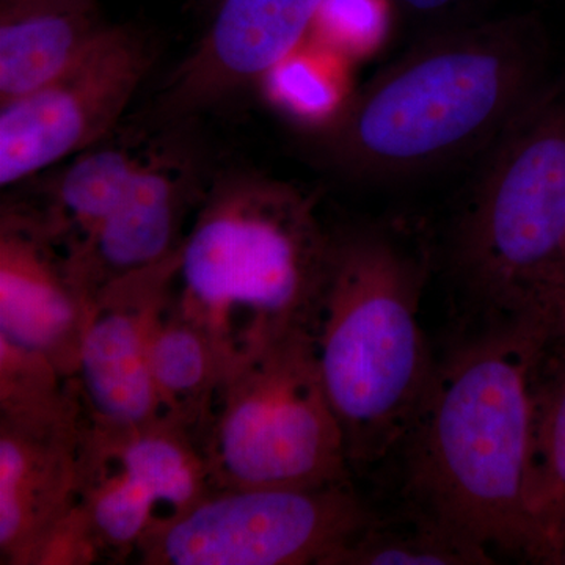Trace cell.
Returning <instances> with one entry per match:
<instances>
[{
	"instance_id": "cb8c5ba5",
	"label": "cell",
	"mask_w": 565,
	"mask_h": 565,
	"mask_svg": "<svg viewBox=\"0 0 565 565\" xmlns=\"http://www.w3.org/2000/svg\"><path fill=\"white\" fill-rule=\"evenodd\" d=\"M556 564L557 565H565V545H564V548L561 550L559 556H557Z\"/></svg>"
},
{
	"instance_id": "2e32d148",
	"label": "cell",
	"mask_w": 565,
	"mask_h": 565,
	"mask_svg": "<svg viewBox=\"0 0 565 565\" xmlns=\"http://www.w3.org/2000/svg\"><path fill=\"white\" fill-rule=\"evenodd\" d=\"M147 154L102 141L52 174L40 210L28 212L63 252L73 250L120 206Z\"/></svg>"
},
{
	"instance_id": "7402d4cb",
	"label": "cell",
	"mask_w": 565,
	"mask_h": 565,
	"mask_svg": "<svg viewBox=\"0 0 565 565\" xmlns=\"http://www.w3.org/2000/svg\"><path fill=\"white\" fill-rule=\"evenodd\" d=\"M531 315L537 316L544 327L546 351L565 356V259L550 278Z\"/></svg>"
},
{
	"instance_id": "ac0fdd59",
	"label": "cell",
	"mask_w": 565,
	"mask_h": 565,
	"mask_svg": "<svg viewBox=\"0 0 565 565\" xmlns=\"http://www.w3.org/2000/svg\"><path fill=\"white\" fill-rule=\"evenodd\" d=\"M148 364L162 422L199 437L223 366L210 338L166 302L152 316Z\"/></svg>"
},
{
	"instance_id": "e0dca14e",
	"label": "cell",
	"mask_w": 565,
	"mask_h": 565,
	"mask_svg": "<svg viewBox=\"0 0 565 565\" xmlns=\"http://www.w3.org/2000/svg\"><path fill=\"white\" fill-rule=\"evenodd\" d=\"M527 508L531 559L556 564L565 545V356L545 345L535 373Z\"/></svg>"
},
{
	"instance_id": "7c38bea8",
	"label": "cell",
	"mask_w": 565,
	"mask_h": 565,
	"mask_svg": "<svg viewBox=\"0 0 565 565\" xmlns=\"http://www.w3.org/2000/svg\"><path fill=\"white\" fill-rule=\"evenodd\" d=\"M326 0H215L210 29L163 84L154 121L170 125L232 98L297 51Z\"/></svg>"
},
{
	"instance_id": "52a82bcc",
	"label": "cell",
	"mask_w": 565,
	"mask_h": 565,
	"mask_svg": "<svg viewBox=\"0 0 565 565\" xmlns=\"http://www.w3.org/2000/svg\"><path fill=\"white\" fill-rule=\"evenodd\" d=\"M373 515L352 482L215 490L137 553L152 565H333Z\"/></svg>"
},
{
	"instance_id": "277c9868",
	"label": "cell",
	"mask_w": 565,
	"mask_h": 565,
	"mask_svg": "<svg viewBox=\"0 0 565 565\" xmlns=\"http://www.w3.org/2000/svg\"><path fill=\"white\" fill-rule=\"evenodd\" d=\"M429 253L386 225L333 233L311 340L352 471L399 449L435 366L419 323Z\"/></svg>"
},
{
	"instance_id": "6da1fadb",
	"label": "cell",
	"mask_w": 565,
	"mask_h": 565,
	"mask_svg": "<svg viewBox=\"0 0 565 565\" xmlns=\"http://www.w3.org/2000/svg\"><path fill=\"white\" fill-rule=\"evenodd\" d=\"M544 341L535 316L486 323L437 363L399 446L408 505L489 553L527 559L534 386Z\"/></svg>"
},
{
	"instance_id": "7a4b0ae2",
	"label": "cell",
	"mask_w": 565,
	"mask_h": 565,
	"mask_svg": "<svg viewBox=\"0 0 565 565\" xmlns=\"http://www.w3.org/2000/svg\"><path fill=\"white\" fill-rule=\"evenodd\" d=\"M548 40L533 14L435 31L338 114L327 158L366 180L423 173L497 141L545 90Z\"/></svg>"
},
{
	"instance_id": "5b68a950",
	"label": "cell",
	"mask_w": 565,
	"mask_h": 565,
	"mask_svg": "<svg viewBox=\"0 0 565 565\" xmlns=\"http://www.w3.org/2000/svg\"><path fill=\"white\" fill-rule=\"evenodd\" d=\"M565 258V82L500 137L452 244V270L486 323L533 313Z\"/></svg>"
},
{
	"instance_id": "d6986e66",
	"label": "cell",
	"mask_w": 565,
	"mask_h": 565,
	"mask_svg": "<svg viewBox=\"0 0 565 565\" xmlns=\"http://www.w3.org/2000/svg\"><path fill=\"white\" fill-rule=\"evenodd\" d=\"M404 514L371 516L333 565H486L492 553L437 519L412 508Z\"/></svg>"
},
{
	"instance_id": "4fadbf2b",
	"label": "cell",
	"mask_w": 565,
	"mask_h": 565,
	"mask_svg": "<svg viewBox=\"0 0 565 565\" xmlns=\"http://www.w3.org/2000/svg\"><path fill=\"white\" fill-rule=\"evenodd\" d=\"M90 300L65 252L28 211L7 210L0 226V349L76 370Z\"/></svg>"
},
{
	"instance_id": "3957f363",
	"label": "cell",
	"mask_w": 565,
	"mask_h": 565,
	"mask_svg": "<svg viewBox=\"0 0 565 565\" xmlns=\"http://www.w3.org/2000/svg\"><path fill=\"white\" fill-rule=\"evenodd\" d=\"M332 244L308 193L230 174L182 237L170 305L210 338L228 373L282 338L311 334Z\"/></svg>"
},
{
	"instance_id": "ffe728a7",
	"label": "cell",
	"mask_w": 565,
	"mask_h": 565,
	"mask_svg": "<svg viewBox=\"0 0 565 565\" xmlns=\"http://www.w3.org/2000/svg\"><path fill=\"white\" fill-rule=\"evenodd\" d=\"M274 98L297 117H329L340 102L337 82L326 70L308 57L292 52L280 65L275 66L266 79Z\"/></svg>"
},
{
	"instance_id": "44dd1931",
	"label": "cell",
	"mask_w": 565,
	"mask_h": 565,
	"mask_svg": "<svg viewBox=\"0 0 565 565\" xmlns=\"http://www.w3.org/2000/svg\"><path fill=\"white\" fill-rule=\"evenodd\" d=\"M318 20L326 22L332 35L356 43L374 35L379 11L373 0H326Z\"/></svg>"
},
{
	"instance_id": "5bb4252c",
	"label": "cell",
	"mask_w": 565,
	"mask_h": 565,
	"mask_svg": "<svg viewBox=\"0 0 565 565\" xmlns=\"http://www.w3.org/2000/svg\"><path fill=\"white\" fill-rule=\"evenodd\" d=\"M193 180L188 163L173 152H148L120 206L84 243L65 253L74 280L90 302L110 282L178 252Z\"/></svg>"
},
{
	"instance_id": "ba28073f",
	"label": "cell",
	"mask_w": 565,
	"mask_h": 565,
	"mask_svg": "<svg viewBox=\"0 0 565 565\" xmlns=\"http://www.w3.org/2000/svg\"><path fill=\"white\" fill-rule=\"evenodd\" d=\"M214 492L195 437L172 423L85 424L74 514L98 555L128 556Z\"/></svg>"
},
{
	"instance_id": "d4e9b609",
	"label": "cell",
	"mask_w": 565,
	"mask_h": 565,
	"mask_svg": "<svg viewBox=\"0 0 565 565\" xmlns=\"http://www.w3.org/2000/svg\"><path fill=\"white\" fill-rule=\"evenodd\" d=\"M565 259V258H564Z\"/></svg>"
},
{
	"instance_id": "9c48e42d",
	"label": "cell",
	"mask_w": 565,
	"mask_h": 565,
	"mask_svg": "<svg viewBox=\"0 0 565 565\" xmlns=\"http://www.w3.org/2000/svg\"><path fill=\"white\" fill-rule=\"evenodd\" d=\"M151 63L141 33L107 25L70 68L0 104V185L20 184L106 140Z\"/></svg>"
},
{
	"instance_id": "30bf717a",
	"label": "cell",
	"mask_w": 565,
	"mask_h": 565,
	"mask_svg": "<svg viewBox=\"0 0 565 565\" xmlns=\"http://www.w3.org/2000/svg\"><path fill=\"white\" fill-rule=\"evenodd\" d=\"M73 392L2 405L0 553L3 564H39L79 492L85 423Z\"/></svg>"
},
{
	"instance_id": "8992f818",
	"label": "cell",
	"mask_w": 565,
	"mask_h": 565,
	"mask_svg": "<svg viewBox=\"0 0 565 565\" xmlns=\"http://www.w3.org/2000/svg\"><path fill=\"white\" fill-rule=\"evenodd\" d=\"M196 441L214 492L351 482L310 333L282 338L223 374Z\"/></svg>"
},
{
	"instance_id": "603a6c76",
	"label": "cell",
	"mask_w": 565,
	"mask_h": 565,
	"mask_svg": "<svg viewBox=\"0 0 565 565\" xmlns=\"http://www.w3.org/2000/svg\"><path fill=\"white\" fill-rule=\"evenodd\" d=\"M401 10L416 20L448 22L463 13L475 0H393Z\"/></svg>"
},
{
	"instance_id": "8fae6325",
	"label": "cell",
	"mask_w": 565,
	"mask_h": 565,
	"mask_svg": "<svg viewBox=\"0 0 565 565\" xmlns=\"http://www.w3.org/2000/svg\"><path fill=\"white\" fill-rule=\"evenodd\" d=\"M177 266L178 252L93 297L73 374L74 396L90 426L132 429L162 422L148 364V337L152 316L172 289Z\"/></svg>"
},
{
	"instance_id": "9a60e30c",
	"label": "cell",
	"mask_w": 565,
	"mask_h": 565,
	"mask_svg": "<svg viewBox=\"0 0 565 565\" xmlns=\"http://www.w3.org/2000/svg\"><path fill=\"white\" fill-rule=\"evenodd\" d=\"M106 28L96 0H0V104L57 77Z\"/></svg>"
}]
</instances>
